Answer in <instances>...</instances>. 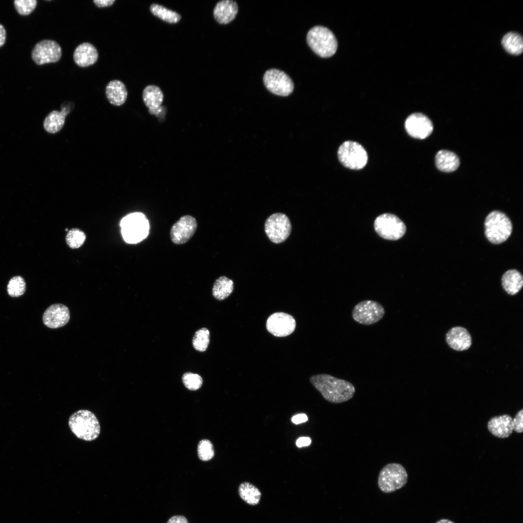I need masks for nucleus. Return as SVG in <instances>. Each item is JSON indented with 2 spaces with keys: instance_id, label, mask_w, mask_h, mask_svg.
I'll return each instance as SVG.
<instances>
[{
  "instance_id": "26",
  "label": "nucleus",
  "mask_w": 523,
  "mask_h": 523,
  "mask_svg": "<svg viewBox=\"0 0 523 523\" xmlns=\"http://www.w3.org/2000/svg\"><path fill=\"white\" fill-rule=\"evenodd\" d=\"M240 498L248 505L255 506L260 501L262 493L260 490L248 482L241 483L238 488Z\"/></svg>"
},
{
  "instance_id": "32",
  "label": "nucleus",
  "mask_w": 523,
  "mask_h": 523,
  "mask_svg": "<svg viewBox=\"0 0 523 523\" xmlns=\"http://www.w3.org/2000/svg\"><path fill=\"white\" fill-rule=\"evenodd\" d=\"M86 239L84 232L78 228H73L67 232L65 239L67 245L71 248H77L84 243Z\"/></svg>"
},
{
  "instance_id": "13",
  "label": "nucleus",
  "mask_w": 523,
  "mask_h": 523,
  "mask_svg": "<svg viewBox=\"0 0 523 523\" xmlns=\"http://www.w3.org/2000/svg\"><path fill=\"white\" fill-rule=\"evenodd\" d=\"M266 326L267 331L274 336L284 337L294 332L296 322L292 315L278 312L273 313L268 318Z\"/></svg>"
},
{
  "instance_id": "29",
  "label": "nucleus",
  "mask_w": 523,
  "mask_h": 523,
  "mask_svg": "<svg viewBox=\"0 0 523 523\" xmlns=\"http://www.w3.org/2000/svg\"><path fill=\"white\" fill-rule=\"evenodd\" d=\"M150 10L154 15L169 23H176L182 18L181 15L177 12L156 3L151 4Z\"/></svg>"
},
{
  "instance_id": "21",
  "label": "nucleus",
  "mask_w": 523,
  "mask_h": 523,
  "mask_svg": "<svg viewBox=\"0 0 523 523\" xmlns=\"http://www.w3.org/2000/svg\"><path fill=\"white\" fill-rule=\"evenodd\" d=\"M98 58L97 49L88 42H84L77 46L73 54L75 63L81 67H86L94 64Z\"/></svg>"
},
{
  "instance_id": "4",
  "label": "nucleus",
  "mask_w": 523,
  "mask_h": 523,
  "mask_svg": "<svg viewBox=\"0 0 523 523\" xmlns=\"http://www.w3.org/2000/svg\"><path fill=\"white\" fill-rule=\"evenodd\" d=\"M485 229V234L488 240L492 244H499L505 242L510 236L512 226L505 214L499 211H493L486 218Z\"/></svg>"
},
{
  "instance_id": "25",
  "label": "nucleus",
  "mask_w": 523,
  "mask_h": 523,
  "mask_svg": "<svg viewBox=\"0 0 523 523\" xmlns=\"http://www.w3.org/2000/svg\"><path fill=\"white\" fill-rule=\"evenodd\" d=\"M142 99L149 108L148 111H150L161 106L164 99V94L158 86L149 85L143 90Z\"/></svg>"
},
{
  "instance_id": "1",
  "label": "nucleus",
  "mask_w": 523,
  "mask_h": 523,
  "mask_svg": "<svg viewBox=\"0 0 523 523\" xmlns=\"http://www.w3.org/2000/svg\"><path fill=\"white\" fill-rule=\"evenodd\" d=\"M311 384L327 401L340 403L352 399L355 393L351 382L327 374H316L309 379Z\"/></svg>"
},
{
  "instance_id": "39",
  "label": "nucleus",
  "mask_w": 523,
  "mask_h": 523,
  "mask_svg": "<svg viewBox=\"0 0 523 523\" xmlns=\"http://www.w3.org/2000/svg\"><path fill=\"white\" fill-rule=\"evenodd\" d=\"M167 523H188L187 519L182 515H174L170 518Z\"/></svg>"
},
{
  "instance_id": "34",
  "label": "nucleus",
  "mask_w": 523,
  "mask_h": 523,
  "mask_svg": "<svg viewBox=\"0 0 523 523\" xmlns=\"http://www.w3.org/2000/svg\"><path fill=\"white\" fill-rule=\"evenodd\" d=\"M182 381L185 386L190 390L199 389L202 384V379L200 375L190 372L183 374Z\"/></svg>"
},
{
  "instance_id": "23",
  "label": "nucleus",
  "mask_w": 523,
  "mask_h": 523,
  "mask_svg": "<svg viewBox=\"0 0 523 523\" xmlns=\"http://www.w3.org/2000/svg\"><path fill=\"white\" fill-rule=\"evenodd\" d=\"M435 164L438 169L446 172L456 170L460 165L458 156L453 152L442 150L435 156Z\"/></svg>"
},
{
  "instance_id": "6",
  "label": "nucleus",
  "mask_w": 523,
  "mask_h": 523,
  "mask_svg": "<svg viewBox=\"0 0 523 523\" xmlns=\"http://www.w3.org/2000/svg\"><path fill=\"white\" fill-rule=\"evenodd\" d=\"M408 481V474L405 468L399 463H389L380 471L378 486L384 493L393 492L404 487Z\"/></svg>"
},
{
  "instance_id": "28",
  "label": "nucleus",
  "mask_w": 523,
  "mask_h": 523,
  "mask_svg": "<svg viewBox=\"0 0 523 523\" xmlns=\"http://www.w3.org/2000/svg\"><path fill=\"white\" fill-rule=\"evenodd\" d=\"M501 42L504 49L511 54L519 55L523 52V39L517 32L511 31L506 33Z\"/></svg>"
},
{
  "instance_id": "31",
  "label": "nucleus",
  "mask_w": 523,
  "mask_h": 523,
  "mask_svg": "<svg viewBox=\"0 0 523 523\" xmlns=\"http://www.w3.org/2000/svg\"><path fill=\"white\" fill-rule=\"evenodd\" d=\"M209 331L206 328H202L196 331L192 339L194 349L201 352L205 351L209 343Z\"/></svg>"
},
{
  "instance_id": "19",
  "label": "nucleus",
  "mask_w": 523,
  "mask_h": 523,
  "mask_svg": "<svg viewBox=\"0 0 523 523\" xmlns=\"http://www.w3.org/2000/svg\"><path fill=\"white\" fill-rule=\"evenodd\" d=\"M238 11L237 2L233 0H222L218 1L213 10L215 19L220 24H227L236 17Z\"/></svg>"
},
{
  "instance_id": "38",
  "label": "nucleus",
  "mask_w": 523,
  "mask_h": 523,
  "mask_svg": "<svg viewBox=\"0 0 523 523\" xmlns=\"http://www.w3.org/2000/svg\"><path fill=\"white\" fill-rule=\"evenodd\" d=\"M93 2L98 7L102 8L112 5L115 0H94Z\"/></svg>"
},
{
  "instance_id": "22",
  "label": "nucleus",
  "mask_w": 523,
  "mask_h": 523,
  "mask_svg": "<svg viewBox=\"0 0 523 523\" xmlns=\"http://www.w3.org/2000/svg\"><path fill=\"white\" fill-rule=\"evenodd\" d=\"M105 92L109 103L117 106L125 103L128 94L124 84L119 80L109 81L106 87Z\"/></svg>"
},
{
  "instance_id": "30",
  "label": "nucleus",
  "mask_w": 523,
  "mask_h": 523,
  "mask_svg": "<svg viewBox=\"0 0 523 523\" xmlns=\"http://www.w3.org/2000/svg\"><path fill=\"white\" fill-rule=\"evenodd\" d=\"M26 284L24 279L20 276L12 277L7 285V292L12 297H18L25 292Z\"/></svg>"
},
{
  "instance_id": "10",
  "label": "nucleus",
  "mask_w": 523,
  "mask_h": 523,
  "mask_svg": "<svg viewBox=\"0 0 523 523\" xmlns=\"http://www.w3.org/2000/svg\"><path fill=\"white\" fill-rule=\"evenodd\" d=\"M384 307L379 302L367 300L360 302L353 309L352 315L357 323L366 325L374 324L385 315Z\"/></svg>"
},
{
  "instance_id": "37",
  "label": "nucleus",
  "mask_w": 523,
  "mask_h": 523,
  "mask_svg": "<svg viewBox=\"0 0 523 523\" xmlns=\"http://www.w3.org/2000/svg\"><path fill=\"white\" fill-rule=\"evenodd\" d=\"M292 421L295 424L306 422L308 420V416L305 414H299L293 416Z\"/></svg>"
},
{
  "instance_id": "33",
  "label": "nucleus",
  "mask_w": 523,
  "mask_h": 523,
  "mask_svg": "<svg viewBox=\"0 0 523 523\" xmlns=\"http://www.w3.org/2000/svg\"><path fill=\"white\" fill-rule=\"evenodd\" d=\"M198 454L203 461L210 460L214 456V451L211 442L207 439L201 440L198 446Z\"/></svg>"
},
{
  "instance_id": "12",
  "label": "nucleus",
  "mask_w": 523,
  "mask_h": 523,
  "mask_svg": "<svg viewBox=\"0 0 523 523\" xmlns=\"http://www.w3.org/2000/svg\"><path fill=\"white\" fill-rule=\"evenodd\" d=\"M62 48L56 41L45 39L38 42L31 51V58L37 65L56 62L62 57Z\"/></svg>"
},
{
  "instance_id": "36",
  "label": "nucleus",
  "mask_w": 523,
  "mask_h": 523,
  "mask_svg": "<svg viewBox=\"0 0 523 523\" xmlns=\"http://www.w3.org/2000/svg\"><path fill=\"white\" fill-rule=\"evenodd\" d=\"M513 431L517 433H522L523 431V409H521L516 414L512 419Z\"/></svg>"
},
{
  "instance_id": "41",
  "label": "nucleus",
  "mask_w": 523,
  "mask_h": 523,
  "mask_svg": "<svg viewBox=\"0 0 523 523\" xmlns=\"http://www.w3.org/2000/svg\"><path fill=\"white\" fill-rule=\"evenodd\" d=\"M6 39V31L2 25L0 24V47L3 46Z\"/></svg>"
},
{
  "instance_id": "9",
  "label": "nucleus",
  "mask_w": 523,
  "mask_h": 523,
  "mask_svg": "<svg viewBox=\"0 0 523 523\" xmlns=\"http://www.w3.org/2000/svg\"><path fill=\"white\" fill-rule=\"evenodd\" d=\"M291 230L290 219L283 213L271 215L265 222V232L270 240L276 244L284 242L289 236Z\"/></svg>"
},
{
  "instance_id": "3",
  "label": "nucleus",
  "mask_w": 523,
  "mask_h": 523,
  "mask_svg": "<svg viewBox=\"0 0 523 523\" xmlns=\"http://www.w3.org/2000/svg\"><path fill=\"white\" fill-rule=\"evenodd\" d=\"M307 41L312 50L323 58L333 56L338 47L337 41L333 33L328 28L321 26H314L309 30Z\"/></svg>"
},
{
  "instance_id": "20",
  "label": "nucleus",
  "mask_w": 523,
  "mask_h": 523,
  "mask_svg": "<svg viewBox=\"0 0 523 523\" xmlns=\"http://www.w3.org/2000/svg\"><path fill=\"white\" fill-rule=\"evenodd\" d=\"M512 419L507 414L492 417L488 422V430L495 437L508 438L513 431Z\"/></svg>"
},
{
  "instance_id": "24",
  "label": "nucleus",
  "mask_w": 523,
  "mask_h": 523,
  "mask_svg": "<svg viewBox=\"0 0 523 523\" xmlns=\"http://www.w3.org/2000/svg\"><path fill=\"white\" fill-rule=\"evenodd\" d=\"M501 281L504 290L508 294L512 295L518 293L523 285V276L515 269L507 271L503 275Z\"/></svg>"
},
{
  "instance_id": "11",
  "label": "nucleus",
  "mask_w": 523,
  "mask_h": 523,
  "mask_svg": "<svg viewBox=\"0 0 523 523\" xmlns=\"http://www.w3.org/2000/svg\"><path fill=\"white\" fill-rule=\"evenodd\" d=\"M263 80L267 90L277 95L288 96L294 89V84L290 77L278 69L267 70L263 76Z\"/></svg>"
},
{
  "instance_id": "40",
  "label": "nucleus",
  "mask_w": 523,
  "mask_h": 523,
  "mask_svg": "<svg viewBox=\"0 0 523 523\" xmlns=\"http://www.w3.org/2000/svg\"><path fill=\"white\" fill-rule=\"evenodd\" d=\"M311 440L308 437H301L299 438L296 441V445L298 447L308 446L311 444Z\"/></svg>"
},
{
  "instance_id": "16",
  "label": "nucleus",
  "mask_w": 523,
  "mask_h": 523,
  "mask_svg": "<svg viewBox=\"0 0 523 523\" xmlns=\"http://www.w3.org/2000/svg\"><path fill=\"white\" fill-rule=\"evenodd\" d=\"M70 320L68 308L62 304H54L44 312L43 322L47 327L55 329L66 325Z\"/></svg>"
},
{
  "instance_id": "7",
  "label": "nucleus",
  "mask_w": 523,
  "mask_h": 523,
  "mask_svg": "<svg viewBox=\"0 0 523 523\" xmlns=\"http://www.w3.org/2000/svg\"><path fill=\"white\" fill-rule=\"evenodd\" d=\"M338 155L345 167L352 169L363 168L368 161V154L363 147L357 142L346 141L339 147Z\"/></svg>"
},
{
  "instance_id": "15",
  "label": "nucleus",
  "mask_w": 523,
  "mask_h": 523,
  "mask_svg": "<svg viewBox=\"0 0 523 523\" xmlns=\"http://www.w3.org/2000/svg\"><path fill=\"white\" fill-rule=\"evenodd\" d=\"M405 128L411 137L418 139H424L429 137L433 131L431 121L426 115L421 113L411 114L405 122Z\"/></svg>"
},
{
  "instance_id": "27",
  "label": "nucleus",
  "mask_w": 523,
  "mask_h": 523,
  "mask_svg": "<svg viewBox=\"0 0 523 523\" xmlns=\"http://www.w3.org/2000/svg\"><path fill=\"white\" fill-rule=\"evenodd\" d=\"M233 281L226 276H221L214 282L212 294L218 300H223L229 297L233 290Z\"/></svg>"
},
{
  "instance_id": "35",
  "label": "nucleus",
  "mask_w": 523,
  "mask_h": 523,
  "mask_svg": "<svg viewBox=\"0 0 523 523\" xmlns=\"http://www.w3.org/2000/svg\"><path fill=\"white\" fill-rule=\"evenodd\" d=\"M37 2L36 0H15L14 1L15 9L23 15L30 14L35 9Z\"/></svg>"
},
{
  "instance_id": "18",
  "label": "nucleus",
  "mask_w": 523,
  "mask_h": 523,
  "mask_svg": "<svg viewBox=\"0 0 523 523\" xmlns=\"http://www.w3.org/2000/svg\"><path fill=\"white\" fill-rule=\"evenodd\" d=\"M69 102L66 105L63 103L61 106V111L53 110L50 112L45 118L43 126L45 130L51 134L59 132L63 127L66 116L70 113L74 106Z\"/></svg>"
},
{
  "instance_id": "2",
  "label": "nucleus",
  "mask_w": 523,
  "mask_h": 523,
  "mask_svg": "<svg viewBox=\"0 0 523 523\" xmlns=\"http://www.w3.org/2000/svg\"><path fill=\"white\" fill-rule=\"evenodd\" d=\"M69 427L78 439L92 441L100 433V426L95 415L87 410H79L74 413L68 420Z\"/></svg>"
},
{
  "instance_id": "42",
  "label": "nucleus",
  "mask_w": 523,
  "mask_h": 523,
  "mask_svg": "<svg viewBox=\"0 0 523 523\" xmlns=\"http://www.w3.org/2000/svg\"><path fill=\"white\" fill-rule=\"evenodd\" d=\"M435 523H455L452 521L447 519H442L438 520Z\"/></svg>"
},
{
  "instance_id": "5",
  "label": "nucleus",
  "mask_w": 523,
  "mask_h": 523,
  "mask_svg": "<svg viewBox=\"0 0 523 523\" xmlns=\"http://www.w3.org/2000/svg\"><path fill=\"white\" fill-rule=\"evenodd\" d=\"M120 227L124 240L129 244L140 242L146 238L149 233V222L141 213H131L123 217Z\"/></svg>"
},
{
  "instance_id": "17",
  "label": "nucleus",
  "mask_w": 523,
  "mask_h": 523,
  "mask_svg": "<svg viewBox=\"0 0 523 523\" xmlns=\"http://www.w3.org/2000/svg\"><path fill=\"white\" fill-rule=\"evenodd\" d=\"M446 340L448 346L456 351H464L472 345V337L468 331L462 326H454L450 328L446 335Z\"/></svg>"
},
{
  "instance_id": "8",
  "label": "nucleus",
  "mask_w": 523,
  "mask_h": 523,
  "mask_svg": "<svg viewBox=\"0 0 523 523\" xmlns=\"http://www.w3.org/2000/svg\"><path fill=\"white\" fill-rule=\"evenodd\" d=\"M374 228L381 237L389 240H397L405 234L406 226L397 216L385 213L378 216L374 221Z\"/></svg>"
},
{
  "instance_id": "14",
  "label": "nucleus",
  "mask_w": 523,
  "mask_h": 523,
  "mask_svg": "<svg viewBox=\"0 0 523 523\" xmlns=\"http://www.w3.org/2000/svg\"><path fill=\"white\" fill-rule=\"evenodd\" d=\"M198 227L196 219L190 215L180 217L171 227L170 237L172 242L176 245L187 242L194 235Z\"/></svg>"
}]
</instances>
